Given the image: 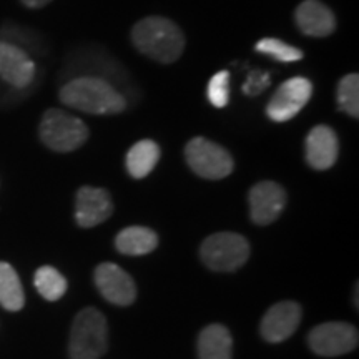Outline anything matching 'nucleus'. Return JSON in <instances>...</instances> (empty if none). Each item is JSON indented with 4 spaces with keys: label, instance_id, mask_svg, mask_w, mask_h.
Wrapping results in <instances>:
<instances>
[{
    "label": "nucleus",
    "instance_id": "obj_1",
    "mask_svg": "<svg viewBox=\"0 0 359 359\" xmlns=\"http://www.w3.org/2000/svg\"><path fill=\"white\" fill-rule=\"evenodd\" d=\"M58 98L70 109L90 115H115L127 110V97L109 80L92 75L72 79L58 92Z\"/></svg>",
    "mask_w": 359,
    "mask_h": 359
},
{
    "label": "nucleus",
    "instance_id": "obj_2",
    "mask_svg": "<svg viewBox=\"0 0 359 359\" xmlns=\"http://www.w3.org/2000/svg\"><path fill=\"white\" fill-rule=\"evenodd\" d=\"M132 42L137 50L160 64H173L185 50V35L167 17H145L133 25Z\"/></svg>",
    "mask_w": 359,
    "mask_h": 359
},
{
    "label": "nucleus",
    "instance_id": "obj_3",
    "mask_svg": "<svg viewBox=\"0 0 359 359\" xmlns=\"http://www.w3.org/2000/svg\"><path fill=\"white\" fill-rule=\"evenodd\" d=\"M109 348V326L95 308H85L72 325L69 353L72 359H100Z\"/></svg>",
    "mask_w": 359,
    "mask_h": 359
},
{
    "label": "nucleus",
    "instance_id": "obj_4",
    "mask_svg": "<svg viewBox=\"0 0 359 359\" xmlns=\"http://www.w3.org/2000/svg\"><path fill=\"white\" fill-rule=\"evenodd\" d=\"M39 133L45 147L60 154L77 150L88 140V127L83 120L58 109L45 111Z\"/></svg>",
    "mask_w": 359,
    "mask_h": 359
},
{
    "label": "nucleus",
    "instance_id": "obj_5",
    "mask_svg": "<svg viewBox=\"0 0 359 359\" xmlns=\"http://www.w3.org/2000/svg\"><path fill=\"white\" fill-rule=\"evenodd\" d=\"M200 255L203 263L213 271H235L248 262L250 243L238 233H217L203 241Z\"/></svg>",
    "mask_w": 359,
    "mask_h": 359
},
{
    "label": "nucleus",
    "instance_id": "obj_6",
    "mask_svg": "<svg viewBox=\"0 0 359 359\" xmlns=\"http://www.w3.org/2000/svg\"><path fill=\"white\" fill-rule=\"evenodd\" d=\"M185 158L188 167L206 180L226 178L235 168L230 151L203 137H196L187 143Z\"/></svg>",
    "mask_w": 359,
    "mask_h": 359
},
{
    "label": "nucleus",
    "instance_id": "obj_7",
    "mask_svg": "<svg viewBox=\"0 0 359 359\" xmlns=\"http://www.w3.org/2000/svg\"><path fill=\"white\" fill-rule=\"evenodd\" d=\"M359 341L358 330L349 323L330 321L311 330L308 336L309 348L320 356L334 358L351 353Z\"/></svg>",
    "mask_w": 359,
    "mask_h": 359
},
{
    "label": "nucleus",
    "instance_id": "obj_8",
    "mask_svg": "<svg viewBox=\"0 0 359 359\" xmlns=\"http://www.w3.org/2000/svg\"><path fill=\"white\" fill-rule=\"evenodd\" d=\"M313 95V83L304 77H293L281 83L271 97L266 115L273 122L283 123L294 118Z\"/></svg>",
    "mask_w": 359,
    "mask_h": 359
},
{
    "label": "nucleus",
    "instance_id": "obj_9",
    "mask_svg": "<svg viewBox=\"0 0 359 359\" xmlns=\"http://www.w3.org/2000/svg\"><path fill=\"white\" fill-rule=\"evenodd\" d=\"M251 222L259 226L276 222L286 206V191L275 182H259L248 195Z\"/></svg>",
    "mask_w": 359,
    "mask_h": 359
},
{
    "label": "nucleus",
    "instance_id": "obj_10",
    "mask_svg": "<svg viewBox=\"0 0 359 359\" xmlns=\"http://www.w3.org/2000/svg\"><path fill=\"white\" fill-rule=\"evenodd\" d=\"M95 285L107 302L116 306H128L137 298V286L132 276L115 263H102L95 269Z\"/></svg>",
    "mask_w": 359,
    "mask_h": 359
},
{
    "label": "nucleus",
    "instance_id": "obj_11",
    "mask_svg": "<svg viewBox=\"0 0 359 359\" xmlns=\"http://www.w3.org/2000/svg\"><path fill=\"white\" fill-rule=\"evenodd\" d=\"M299 321H302V306L298 303H276L263 316L259 333L268 343H283L298 330Z\"/></svg>",
    "mask_w": 359,
    "mask_h": 359
},
{
    "label": "nucleus",
    "instance_id": "obj_12",
    "mask_svg": "<svg viewBox=\"0 0 359 359\" xmlns=\"http://www.w3.org/2000/svg\"><path fill=\"white\" fill-rule=\"evenodd\" d=\"M0 79L13 88H27L35 79V64L19 45L0 40Z\"/></svg>",
    "mask_w": 359,
    "mask_h": 359
},
{
    "label": "nucleus",
    "instance_id": "obj_13",
    "mask_svg": "<svg viewBox=\"0 0 359 359\" xmlns=\"http://www.w3.org/2000/svg\"><path fill=\"white\" fill-rule=\"evenodd\" d=\"M114 213V203L109 191L103 188L82 187L75 200V219L79 226L93 228L107 222Z\"/></svg>",
    "mask_w": 359,
    "mask_h": 359
},
{
    "label": "nucleus",
    "instance_id": "obj_14",
    "mask_svg": "<svg viewBox=\"0 0 359 359\" xmlns=\"http://www.w3.org/2000/svg\"><path fill=\"white\" fill-rule=\"evenodd\" d=\"M294 20L306 37L325 39L336 30L333 11L321 0H304L296 7Z\"/></svg>",
    "mask_w": 359,
    "mask_h": 359
},
{
    "label": "nucleus",
    "instance_id": "obj_15",
    "mask_svg": "<svg viewBox=\"0 0 359 359\" xmlns=\"http://www.w3.org/2000/svg\"><path fill=\"white\" fill-rule=\"evenodd\" d=\"M339 142L338 135L331 127L318 125L306 137V161L309 167L325 172L331 168L338 160Z\"/></svg>",
    "mask_w": 359,
    "mask_h": 359
},
{
    "label": "nucleus",
    "instance_id": "obj_16",
    "mask_svg": "<svg viewBox=\"0 0 359 359\" xmlns=\"http://www.w3.org/2000/svg\"><path fill=\"white\" fill-rule=\"evenodd\" d=\"M233 339L223 325H210L198 336L200 359H231Z\"/></svg>",
    "mask_w": 359,
    "mask_h": 359
},
{
    "label": "nucleus",
    "instance_id": "obj_17",
    "mask_svg": "<svg viewBox=\"0 0 359 359\" xmlns=\"http://www.w3.org/2000/svg\"><path fill=\"white\" fill-rule=\"evenodd\" d=\"M115 246L123 255L142 257L151 253L158 246V236L147 226H128L116 235Z\"/></svg>",
    "mask_w": 359,
    "mask_h": 359
},
{
    "label": "nucleus",
    "instance_id": "obj_18",
    "mask_svg": "<svg viewBox=\"0 0 359 359\" xmlns=\"http://www.w3.org/2000/svg\"><path fill=\"white\" fill-rule=\"evenodd\" d=\"M160 160V147L154 140H140L130 148L125 165L133 178H145L154 172Z\"/></svg>",
    "mask_w": 359,
    "mask_h": 359
},
{
    "label": "nucleus",
    "instance_id": "obj_19",
    "mask_svg": "<svg viewBox=\"0 0 359 359\" xmlns=\"http://www.w3.org/2000/svg\"><path fill=\"white\" fill-rule=\"evenodd\" d=\"M24 303L25 294L19 275L11 264L0 262V304L8 311H20Z\"/></svg>",
    "mask_w": 359,
    "mask_h": 359
},
{
    "label": "nucleus",
    "instance_id": "obj_20",
    "mask_svg": "<svg viewBox=\"0 0 359 359\" xmlns=\"http://www.w3.org/2000/svg\"><path fill=\"white\" fill-rule=\"evenodd\" d=\"M34 283L40 296L48 299V302H57V299H60L62 296L65 294L67 286H69L67 285L65 276L52 266H40L37 271H35Z\"/></svg>",
    "mask_w": 359,
    "mask_h": 359
},
{
    "label": "nucleus",
    "instance_id": "obj_21",
    "mask_svg": "<svg viewBox=\"0 0 359 359\" xmlns=\"http://www.w3.org/2000/svg\"><path fill=\"white\" fill-rule=\"evenodd\" d=\"M255 50L262 53V55L275 58L276 62H281V64H293V62H299L303 58L302 48H296L293 45L273 37H264L259 40L255 45Z\"/></svg>",
    "mask_w": 359,
    "mask_h": 359
},
{
    "label": "nucleus",
    "instance_id": "obj_22",
    "mask_svg": "<svg viewBox=\"0 0 359 359\" xmlns=\"http://www.w3.org/2000/svg\"><path fill=\"white\" fill-rule=\"evenodd\" d=\"M336 100L341 111L348 114L353 118L359 116V75L349 74L341 79L336 92Z\"/></svg>",
    "mask_w": 359,
    "mask_h": 359
},
{
    "label": "nucleus",
    "instance_id": "obj_23",
    "mask_svg": "<svg viewBox=\"0 0 359 359\" xmlns=\"http://www.w3.org/2000/svg\"><path fill=\"white\" fill-rule=\"evenodd\" d=\"M206 97L210 103L217 109H224L230 102V72L219 70L210 80L208 88H206Z\"/></svg>",
    "mask_w": 359,
    "mask_h": 359
},
{
    "label": "nucleus",
    "instance_id": "obj_24",
    "mask_svg": "<svg viewBox=\"0 0 359 359\" xmlns=\"http://www.w3.org/2000/svg\"><path fill=\"white\" fill-rule=\"evenodd\" d=\"M269 82H271V74L269 72L251 70L243 85V93L248 97H257L269 87Z\"/></svg>",
    "mask_w": 359,
    "mask_h": 359
},
{
    "label": "nucleus",
    "instance_id": "obj_25",
    "mask_svg": "<svg viewBox=\"0 0 359 359\" xmlns=\"http://www.w3.org/2000/svg\"><path fill=\"white\" fill-rule=\"evenodd\" d=\"M25 7L29 8H42L52 2V0H20Z\"/></svg>",
    "mask_w": 359,
    "mask_h": 359
}]
</instances>
